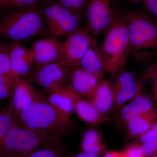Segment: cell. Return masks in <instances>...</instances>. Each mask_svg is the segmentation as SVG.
<instances>
[{
    "label": "cell",
    "mask_w": 157,
    "mask_h": 157,
    "mask_svg": "<svg viewBox=\"0 0 157 157\" xmlns=\"http://www.w3.org/2000/svg\"><path fill=\"white\" fill-rule=\"evenodd\" d=\"M85 9L86 30L95 35L106 33L122 12L117 0H88Z\"/></svg>",
    "instance_id": "cell-6"
},
{
    "label": "cell",
    "mask_w": 157,
    "mask_h": 157,
    "mask_svg": "<svg viewBox=\"0 0 157 157\" xmlns=\"http://www.w3.org/2000/svg\"><path fill=\"white\" fill-rule=\"evenodd\" d=\"M65 88L50 93L46 100L66 120L72 123L71 117L75 111L72 100L65 91Z\"/></svg>",
    "instance_id": "cell-20"
},
{
    "label": "cell",
    "mask_w": 157,
    "mask_h": 157,
    "mask_svg": "<svg viewBox=\"0 0 157 157\" xmlns=\"http://www.w3.org/2000/svg\"><path fill=\"white\" fill-rule=\"evenodd\" d=\"M144 157H157V156H144Z\"/></svg>",
    "instance_id": "cell-37"
},
{
    "label": "cell",
    "mask_w": 157,
    "mask_h": 157,
    "mask_svg": "<svg viewBox=\"0 0 157 157\" xmlns=\"http://www.w3.org/2000/svg\"><path fill=\"white\" fill-rule=\"evenodd\" d=\"M142 79L157 78V62L150 64L144 72Z\"/></svg>",
    "instance_id": "cell-32"
},
{
    "label": "cell",
    "mask_w": 157,
    "mask_h": 157,
    "mask_svg": "<svg viewBox=\"0 0 157 157\" xmlns=\"http://www.w3.org/2000/svg\"><path fill=\"white\" fill-rule=\"evenodd\" d=\"M65 90L72 100L74 111L82 120L91 125L101 124L109 121V117L101 114L90 101L76 93L70 84Z\"/></svg>",
    "instance_id": "cell-12"
},
{
    "label": "cell",
    "mask_w": 157,
    "mask_h": 157,
    "mask_svg": "<svg viewBox=\"0 0 157 157\" xmlns=\"http://www.w3.org/2000/svg\"><path fill=\"white\" fill-rule=\"evenodd\" d=\"M27 50L21 42H11L9 44V57L12 73L18 77L22 76L25 78L32 67L26 57Z\"/></svg>",
    "instance_id": "cell-17"
},
{
    "label": "cell",
    "mask_w": 157,
    "mask_h": 157,
    "mask_svg": "<svg viewBox=\"0 0 157 157\" xmlns=\"http://www.w3.org/2000/svg\"><path fill=\"white\" fill-rule=\"evenodd\" d=\"M152 101L140 92L127 105L120 108V117L125 123L135 116L153 109Z\"/></svg>",
    "instance_id": "cell-19"
},
{
    "label": "cell",
    "mask_w": 157,
    "mask_h": 157,
    "mask_svg": "<svg viewBox=\"0 0 157 157\" xmlns=\"http://www.w3.org/2000/svg\"><path fill=\"white\" fill-rule=\"evenodd\" d=\"M157 112L152 109L138 114L126 123L127 134L130 138H138L145 134L155 123Z\"/></svg>",
    "instance_id": "cell-18"
},
{
    "label": "cell",
    "mask_w": 157,
    "mask_h": 157,
    "mask_svg": "<svg viewBox=\"0 0 157 157\" xmlns=\"http://www.w3.org/2000/svg\"><path fill=\"white\" fill-rule=\"evenodd\" d=\"M17 125L19 124L15 113L9 104L0 109V142L9 130Z\"/></svg>",
    "instance_id": "cell-22"
},
{
    "label": "cell",
    "mask_w": 157,
    "mask_h": 157,
    "mask_svg": "<svg viewBox=\"0 0 157 157\" xmlns=\"http://www.w3.org/2000/svg\"><path fill=\"white\" fill-rule=\"evenodd\" d=\"M137 139L141 144L157 139V116L155 122L151 128Z\"/></svg>",
    "instance_id": "cell-29"
},
{
    "label": "cell",
    "mask_w": 157,
    "mask_h": 157,
    "mask_svg": "<svg viewBox=\"0 0 157 157\" xmlns=\"http://www.w3.org/2000/svg\"><path fill=\"white\" fill-rule=\"evenodd\" d=\"M140 147L144 156H157V139L141 144Z\"/></svg>",
    "instance_id": "cell-28"
},
{
    "label": "cell",
    "mask_w": 157,
    "mask_h": 157,
    "mask_svg": "<svg viewBox=\"0 0 157 157\" xmlns=\"http://www.w3.org/2000/svg\"><path fill=\"white\" fill-rule=\"evenodd\" d=\"M142 2L146 13L157 20V0H143Z\"/></svg>",
    "instance_id": "cell-31"
},
{
    "label": "cell",
    "mask_w": 157,
    "mask_h": 157,
    "mask_svg": "<svg viewBox=\"0 0 157 157\" xmlns=\"http://www.w3.org/2000/svg\"><path fill=\"white\" fill-rule=\"evenodd\" d=\"M95 39L86 29H78L68 36L62 44L59 63L68 68L78 67L82 57Z\"/></svg>",
    "instance_id": "cell-9"
},
{
    "label": "cell",
    "mask_w": 157,
    "mask_h": 157,
    "mask_svg": "<svg viewBox=\"0 0 157 157\" xmlns=\"http://www.w3.org/2000/svg\"><path fill=\"white\" fill-rule=\"evenodd\" d=\"M89 101L101 114L109 117L114 107L112 84L107 80L101 79Z\"/></svg>",
    "instance_id": "cell-16"
},
{
    "label": "cell",
    "mask_w": 157,
    "mask_h": 157,
    "mask_svg": "<svg viewBox=\"0 0 157 157\" xmlns=\"http://www.w3.org/2000/svg\"><path fill=\"white\" fill-rule=\"evenodd\" d=\"M19 78L12 73L0 75V101L10 98Z\"/></svg>",
    "instance_id": "cell-23"
},
{
    "label": "cell",
    "mask_w": 157,
    "mask_h": 157,
    "mask_svg": "<svg viewBox=\"0 0 157 157\" xmlns=\"http://www.w3.org/2000/svg\"><path fill=\"white\" fill-rule=\"evenodd\" d=\"M106 148L102 136L98 130L91 128L85 131L81 142L82 152L99 155L106 151Z\"/></svg>",
    "instance_id": "cell-21"
},
{
    "label": "cell",
    "mask_w": 157,
    "mask_h": 157,
    "mask_svg": "<svg viewBox=\"0 0 157 157\" xmlns=\"http://www.w3.org/2000/svg\"><path fill=\"white\" fill-rule=\"evenodd\" d=\"M78 67L103 79L107 71L96 39L82 57Z\"/></svg>",
    "instance_id": "cell-15"
},
{
    "label": "cell",
    "mask_w": 157,
    "mask_h": 157,
    "mask_svg": "<svg viewBox=\"0 0 157 157\" xmlns=\"http://www.w3.org/2000/svg\"><path fill=\"white\" fill-rule=\"evenodd\" d=\"M129 1H131V2H140L141 1L142 2L143 0H129Z\"/></svg>",
    "instance_id": "cell-36"
},
{
    "label": "cell",
    "mask_w": 157,
    "mask_h": 157,
    "mask_svg": "<svg viewBox=\"0 0 157 157\" xmlns=\"http://www.w3.org/2000/svg\"><path fill=\"white\" fill-rule=\"evenodd\" d=\"M37 0H0V9H28L35 7Z\"/></svg>",
    "instance_id": "cell-26"
},
{
    "label": "cell",
    "mask_w": 157,
    "mask_h": 157,
    "mask_svg": "<svg viewBox=\"0 0 157 157\" xmlns=\"http://www.w3.org/2000/svg\"><path fill=\"white\" fill-rule=\"evenodd\" d=\"M71 76V68L65 67L60 63H53L34 66L26 78L51 93L70 84Z\"/></svg>",
    "instance_id": "cell-7"
},
{
    "label": "cell",
    "mask_w": 157,
    "mask_h": 157,
    "mask_svg": "<svg viewBox=\"0 0 157 157\" xmlns=\"http://www.w3.org/2000/svg\"><path fill=\"white\" fill-rule=\"evenodd\" d=\"M65 157H101L99 155L91 154L81 152L80 153L76 155H69L65 156Z\"/></svg>",
    "instance_id": "cell-33"
},
{
    "label": "cell",
    "mask_w": 157,
    "mask_h": 157,
    "mask_svg": "<svg viewBox=\"0 0 157 157\" xmlns=\"http://www.w3.org/2000/svg\"><path fill=\"white\" fill-rule=\"evenodd\" d=\"M107 72L114 73L124 67L130 57V43L122 12L105 33L100 48Z\"/></svg>",
    "instance_id": "cell-5"
},
{
    "label": "cell",
    "mask_w": 157,
    "mask_h": 157,
    "mask_svg": "<svg viewBox=\"0 0 157 157\" xmlns=\"http://www.w3.org/2000/svg\"><path fill=\"white\" fill-rule=\"evenodd\" d=\"M42 13L48 32L54 38L68 36L80 28V16L58 3L48 5Z\"/></svg>",
    "instance_id": "cell-8"
},
{
    "label": "cell",
    "mask_w": 157,
    "mask_h": 157,
    "mask_svg": "<svg viewBox=\"0 0 157 157\" xmlns=\"http://www.w3.org/2000/svg\"><path fill=\"white\" fill-rule=\"evenodd\" d=\"M114 107L120 109L128 101L135 98L141 91V79L137 81L132 73L125 72L121 73L112 85Z\"/></svg>",
    "instance_id": "cell-11"
},
{
    "label": "cell",
    "mask_w": 157,
    "mask_h": 157,
    "mask_svg": "<svg viewBox=\"0 0 157 157\" xmlns=\"http://www.w3.org/2000/svg\"><path fill=\"white\" fill-rule=\"evenodd\" d=\"M10 73L13 74L9 57V44L0 42V75Z\"/></svg>",
    "instance_id": "cell-24"
},
{
    "label": "cell",
    "mask_w": 157,
    "mask_h": 157,
    "mask_svg": "<svg viewBox=\"0 0 157 157\" xmlns=\"http://www.w3.org/2000/svg\"><path fill=\"white\" fill-rule=\"evenodd\" d=\"M101 78L78 67L71 68L70 82L73 89L89 101L91 98Z\"/></svg>",
    "instance_id": "cell-14"
},
{
    "label": "cell",
    "mask_w": 157,
    "mask_h": 157,
    "mask_svg": "<svg viewBox=\"0 0 157 157\" xmlns=\"http://www.w3.org/2000/svg\"><path fill=\"white\" fill-rule=\"evenodd\" d=\"M153 86L152 89L153 100L157 101V78H155Z\"/></svg>",
    "instance_id": "cell-35"
},
{
    "label": "cell",
    "mask_w": 157,
    "mask_h": 157,
    "mask_svg": "<svg viewBox=\"0 0 157 157\" xmlns=\"http://www.w3.org/2000/svg\"><path fill=\"white\" fill-rule=\"evenodd\" d=\"M140 145L133 144L122 151L124 157H144L140 151Z\"/></svg>",
    "instance_id": "cell-30"
},
{
    "label": "cell",
    "mask_w": 157,
    "mask_h": 157,
    "mask_svg": "<svg viewBox=\"0 0 157 157\" xmlns=\"http://www.w3.org/2000/svg\"><path fill=\"white\" fill-rule=\"evenodd\" d=\"M62 137L17 125L0 142V157H28L41 149L61 144Z\"/></svg>",
    "instance_id": "cell-2"
},
{
    "label": "cell",
    "mask_w": 157,
    "mask_h": 157,
    "mask_svg": "<svg viewBox=\"0 0 157 157\" xmlns=\"http://www.w3.org/2000/svg\"><path fill=\"white\" fill-rule=\"evenodd\" d=\"M65 149L61 144L39 149L28 157H65Z\"/></svg>",
    "instance_id": "cell-25"
},
{
    "label": "cell",
    "mask_w": 157,
    "mask_h": 157,
    "mask_svg": "<svg viewBox=\"0 0 157 157\" xmlns=\"http://www.w3.org/2000/svg\"><path fill=\"white\" fill-rule=\"evenodd\" d=\"M14 113L19 125L46 134L63 136L70 131L72 125L42 97Z\"/></svg>",
    "instance_id": "cell-3"
},
{
    "label": "cell",
    "mask_w": 157,
    "mask_h": 157,
    "mask_svg": "<svg viewBox=\"0 0 157 157\" xmlns=\"http://www.w3.org/2000/svg\"><path fill=\"white\" fill-rule=\"evenodd\" d=\"M62 44L56 39H38L28 49L26 57L33 66L59 63L62 54Z\"/></svg>",
    "instance_id": "cell-10"
},
{
    "label": "cell",
    "mask_w": 157,
    "mask_h": 157,
    "mask_svg": "<svg viewBox=\"0 0 157 157\" xmlns=\"http://www.w3.org/2000/svg\"><path fill=\"white\" fill-rule=\"evenodd\" d=\"M42 98L25 78H19L12 92L9 105L14 113L19 112Z\"/></svg>",
    "instance_id": "cell-13"
},
{
    "label": "cell",
    "mask_w": 157,
    "mask_h": 157,
    "mask_svg": "<svg viewBox=\"0 0 157 157\" xmlns=\"http://www.w3.org/2000/svg\"><path fill=\"white\" fill-rule=\"evenodd\" d=\"M104 157H124L122 151H110L107 153Z\"/></svg>",
    "instance_id": "cell-34"
},
{
    "label": "cell",
    "mask_w": 157,
    "mask_h": 157,
    "mask_svg": "<svg viewBox=\"0 0 157 157\" xmlns=\"http://www.w3.org/2000/svg\"><path fill=\"white\" fill-rule=\"evenodd\" d=\"M126 23L130 57L136 64L147 67L157 55V23L146 12H123Z\"/></svg>",
    "instance_id": "cell-1"
},
{
    "label": "cell",
    "mask_w": 157,
    "mask_h": 157,
    "mask_svg": "<svg viewBox=\"0 0 157 157\" xmlns=\"http://www.w3.org/2000/svg\"><path fill=\"white\" fill-rule=\"evenodd\" d=\"M88 0H58L59 5L80 16Z\"/></svg>",
    "instance_id": "cell-27"
},
{
    "label": "cell",
    "mask_w": 157,
    "mask_h": 157,
    "mask_svg": "<svg viewBox=\"0 0 157 157\" xmlns=\"http://www.w3.org/2000/svg\"><path fill=\"white\" fill-rule=\"evenodd\" d=\"M42 11L35 7L10 12L0 20V39L21 42L39 36L45 28Z\"/></svg>",
    "instance_id": "cell-4"
}]
</instances>
